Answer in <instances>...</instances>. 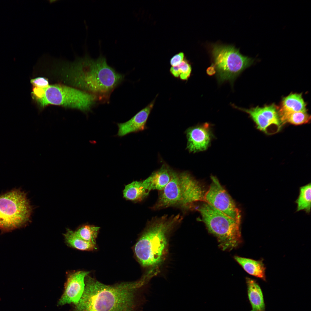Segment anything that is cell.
<instances>
[{
	"label": "cell",
	"instance_id": "obj_1",
	"mask_svg": "<svg viewBox=\"0 0 311 311\" xmlns=\"http://www.w3.org/2000/svg\"><path fill=\"white\" fill-rule=\"evenodd\" d=\"M61 62L60 71L65 81L99 100L108 98L124 77L108 64L102 55L94 59L86 53L73 62Z\"/></svg>",
	"mask_w": 311,
	"mask_h": 311
},
{
	"label": "cell",
	"instance_id": "obj_2",
	"mask_svg": "<svg viewBox=\"0 0 311 311\" xmlns=\"http://www.w3.org/2000/svg\"><path fill=\"white\" fill-rule=\"evenodd\" d=\"M145 277L138 281L107 285L87 275L83 294L75 311H132L134 294Z\"/></svg>",
	"mask_w": 311,
	"mask_h": 311
},
{
	"label": "cell",
	"instance_id": "obj_3",
	"mask_svg": "<svg viewBox=\"0 0 311 311\" xmlns=\"http://www.w3.org/2000/svg\"><path fill=\"white\" fill-rule=\"evenodd\" d=\"M183 219L180 214L164 215L152 219L134 247L139 263L144 267H155L161 263L167 253L168 237Z\"/></svg>",
	"mask_w": 311,
	"mask_h": 311
},
{
	"label": "cell",
	"instance_id": "obj_4",
	"mask_svg": "<svg viewBox=\"0 0 311 311\" xmlns=\"http://www.w3.org/2000/svg\"><path fill=\"white\" fill-rule=\"evenodd\" d=\"M205 192L200 183L189 173L172 170L170 181L160 191L152 209L175 207L187 210L195 203L203 201Z\"/></svg>",
	"mask_w": 311,
	"mask_h": 311
},
{
	"label": "cell",
	"instance_id": "obj_5",
	"mask_svg": "<svg viewBox=\"0 0 311 311\" xmlns=\"http://www.w3.org/2000/svg\"><path fill=\"white\" fill-rule=\"evenodd\" d=\"M197 210L208 232L216 237L222 249L230 251L239 245L241 241L240 220L233 219L206 202Z\"/></svg>",
	"mask_w": 311,
	"mask_h": 311
},
{
	"label": "cell",
	"instance_id": "obj_6",
	"mask_svg": "<svg viewBox=\"0 0 311 311\" xmlns=\"http://www.w3.org/2000/svg\"><path fill=\"white\" fill-rule=\"evenodd\" d=\"M33 96L41 107L48 105H60L89 111L99 100L96 96L77 88L60 85H49L44 88L35 87Z\"/></svg>",
	"mask_w": 311,
	"mask_h": 311
},
{
	"label": "cell",
	"instance_id": "obj_7",
	"mask_svg": "<svg viewBox=\"0 0 311 311\" xmlns=\"http://www.w3.org/2000/svg\"><path fill=\"white\" fill-rule=\"evenodd\" d=\"M33 207L27 194L13 189L0 196V230L9 232L25 226L30 222Z\"/></svg>",
	"mask_w": 311,
	"mask_h": 311
},
{
	"label": "cell",
	"instance_id": "obj_8",
	"mask_svg": "<svg viewBox=\"0 0 311 311\" xmlns=\"http://www.w3.org/2000/svg\"><path fill=\"white\" fill-rule=\"evenodd\" d=\"M214 66L219 81H232L253 62L254 60L244 56L238 50L229 45H216L212 50Z\"/></svg>",
	"mask_w": 311,
	"mask_h": 311
},
{
	"label": "cell",
	"instance_id": "obj_9",
	"mask_svg": "<svg viewBox=\"0 0 311 311\" xmlns=\"http://www.w3.org/2000/svg\"><path fill=\"white\" fill-rule=\"evenodd\" d=\"M211 183L205 193L203 202L233 219L240 220V211L231 196L216 177L211 176Z\"/></svg>",
	"mask_w": 311,
	"mask_h": 311
},
{
	"label": "cell",
	"instance_id": "obj_10",
	"mask_svg": "<svg viewBox=\"0 0 311 311\" xmlns=\"http://www.w3.org/2000/svg\"><path fill=\"white\" fill-rule=\"evenodd\" d=\"M236 108L249 114L257 129L267 134L277 132L282 125L278 108L274 104L263 107L257 106L249 109Z\"/></svg>",
	"mask_w": 311,
	"mask_h": 311
},
{
	"label": "cell",
	"instance_id": "obj_11",
	"mask_svg": "<svg viewBox=\"0 0 311 311\" xmlns=\"http://www.w3.org/2000/svg\"><path fill=\"white\" fill-rule=\"evenodd\" d=\"M88 272L80 271L69 275L65 286L64 293L58 304L62 306L67 304H77L84 293L85 278Z\"/></svg>",
	"mask_w": 311,
	"mask_h": 311
},
{
	"label": "cell",
	"instance_id": "obj_12",
	"mask_svg": "<svg viewBox=\"0 0 311 311\" xmlns=\"http://www.w3.org/2000/svg\"><path fill=\"white\" fill-rule=\"evenodd\" d=\"M186 134L187 148L189 152L194 153L206 150L213 136L210 125L207 123L189 128Z\"/></svg>",
	"mask_w": 311,
	"mask_h": 311
},
{
	"label": "cell",
	"instance_id": "obj_13",
	"mask_svg": "<svg viewBox=\"0 0 311 311\" xmlns=\"http://www.w3.org/2000/svg\"><path fill=\"white\" fill-rule=\"evenodd\" d=\"M154 102V100L129 120L124 123H118L117 135L122 137L131 133L143 130L148 117L153 107Z\"/></svg>",
	"mask_w": 311,
	"mask_h": 311
},
{
	"label": "cell",
	"instance_id": "obj_14",
	"mask_svg": "<svg viewBox=\"0 0 311 311\" xmlns=\"http://www.w3.org/2000/svg\"><path fill=\"white\" fill-rule=\"evenodd\" d=\"M172 170L164 164L158 170L142 181L144 187L149 192L153 190H162L170 180Z\"/></svg>",
	"mask_w": 311,
	"mask_h": 311
},
{
	"label": "cell",
	"instance_id": "obj_15",
	"mask_svg": "<svg viewBox=\"0 0 311 311\" xmlns=\"http://www.w3.org/2000/svg\"><path fill=\"white\" fill-rule=\"evenodd\" d=\"M306 106L301 94H291L283 99L278 108L280 118L293 112L307 111Z\"/></svg>",
	"mask_w": 311,
	"mask_h": 311
},
{
	"label": "cell",
	"instance_id": "obj_16",
	"mask_svg": "<svg viewBox=\"0 0 311 311\" xmlns=\"http://www.w3.org/2000/svg\"><path fill=\"white\" fill-rule=\"evenodd\" d=\"M234 258L249 274L266 280V268L262 260H256L236 256Z\"/></svg>",
	"mask_w": 311,
	"mask_h": 311
},
{
	"label": "cell",
	"instance_id": "obj_17",
	"mask_svg": "<svg viewBox=\"0 0 311 311\" xmlns=\"http://www.w3.org/2000/svg\"><path fill=\"white\" fill-rule=\"evenodd\" d=\"M248 295L251 304V311H265V304L263 294L258 284L249 278L246 279Z\"/></svg>",
	"mask_w": 311,
	"mask_h": 311
},
{
	"label": "cell",
	"instance_id": "obj_18",
	"mask_svg": "<svg viewBox=\"0 0 311 311\" xmlns=\"http://www.w3.org/2000/svg\"><path fill=\"white\" fill-rule=\"evenodd\" d=\"M142 181H134L126 185L123 191L124 197L126 200L137 201L143 200L148 195Z\"/></svg>",
	"mask_w": 311,
	"mask_h": 311
},
{
	"label": "cell",
	"instance_id": "obj_19",
	"mask_svg": "<svg viewBox=\"0 0 311 311\" xmlns=\"http://www.w3.org/2000/svg\"><path fill=\"white\" fill-rule=\"evenodd\" d=\"M67 244L70 246L82 251H91L96 249V244L78 237L74 231L67 229L64 235Z\"/></svg>",
	"mask_w": 311,
	"mask_h": 311
},
{
	"label": "cell",
	"instance_id": "obj_20",
	"mask_svg": "<svg viewBox=\"0 0 311 311\" xmlns=\"http://www.w3.org/2000/svg\"><path fill=\"white\" fill-rule=\"evenodd\" d=\"M311 187L310 183L300 187L299 196L295 201L297 204V212L303 210L308 214L310 212Z\"/></svg>",
	"mask_w": 311,
	"mask_h": 311
},
{
	"label": "cell",
	"instance_id": "obj_21",
	"mask_svg": "<svg viewBox=\"0 0 311 311\" xmlns=\"http://www.w3.org/2000/svg\"><path fill=\"white\" fill-rule=\"evenodd\" d=\"M100 227L92 225H85L74 231L75 234L81 239L96 244Z\"/></svg>",
	"mask_w": 311,
	"mask_h": 311
},
{
	"label": "cell",
	"instance_id": "obj_22",
	"mask_svg": "<svg viewBox=\"0 0 311 311\" xmlns=\"http://www.w3.org/2000/svg\"><path fill=\"white\" fill-rule=\"evenodd\" d=\"M310 115L306 112H297L290 113L280 118L282 124L286 123L298 125L308 123Z\"/></svg>",
	"mask_w": 311,
	"mask_h": 311
},
{
	"label": "cell",
	"instance_id": "obj_23",
	"mask_svg": "<svg viewBox=\"0 0 311 311\" xmlns=\"http://www.w3.org/2000/svg\"><path fill=\"white\" fill-rule=\"evenodd\" d=\"M177 66L180 78L183 81L187 80L191 73V65L186 60L184 59Z\"/></svg>",
	"mask_w": 311,
	"mask_h": 311
},
{
	"label": "cell",
	"instance_id": "obj_24",
	"mask_svg": "<svg viewBox=\"0 0 311 311\" xmlns=\"http://www.w3.org/2000/svg\"><path fill=\"white\" fill-rule=\"evenodd\" d=\"M31 82L35 87L38 88H46L49 86L48 80L42 77L32 79L31 80Z\"/></svg>",
	"mask_w": 311,
	"mask_h": 311
},
{
	"label": "cell",
	"instance_id": "obj_25",
	"mask_svg": "<svg viewBox=\"0 0 311 311\" xmlns=\"http://www.w3.org/2000/svg\"><path fill=\"white\" fill-rule=\"evenodd\" d=\"M184 54L182 52L177 54L170 59V63L172 67L178 65L183 60Z\"/></svg>",
	"mask_w": 311,
	"mask_h": 311
},
{
	"label": "cell",
	"instance_id": "obj_26",
	"mask_svg": "<svg viewBox=\"0 0 311 311\" xmlns=\"http://www.w3.org/2000/svg\"><path fill=\"white\" fill-rule=\"evenodd\" d=\"M170 71L171 74L175 77H179V74L177 66L172 67L170 69Z\"/></svg>",
	"mask_w": 311,
	"mask_h": 311
},
{
	"label": "cell",
	"instance_id": "obj_27",
	"mask_svg": "<svg viewBox=\"0 0 311 311\" xmlns=\"http://www.w3.org/2000/svg\"><path fill=\"white\" fill-rule=\"evenodd\" d=\"M207 72L208 74L210 75H212L215 73L216 71L213 65L208 68Z\"/></svg>",
	"mask_w": 311,
	"mask_h": 311
}]
</instances>
